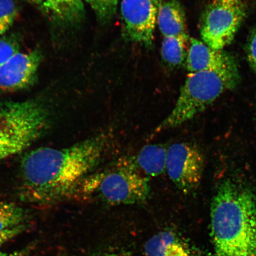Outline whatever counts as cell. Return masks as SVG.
Wrapping results in <instances>:
<instances>
[{
  "mask_svg": "<svg viewBox=\"0 0 256 256\" xmlns=\"http://www.w3.org/2000/svg\"><path fill=\"white\" fill-rule=\"evenodd\" d=\"M108 142L104 134L66 148H40L28 153L21 164L22 198L35 204L70 198L100 162Z\"/></svg>",
  "mask_w": 256,
  "mask_h": 256,
  "instance_id": "1",
  "label": "cell"
},
{
  "mask_svg": "<svg viewBox=\"0 0 256 256\" xmlns=\"http://www.w3.org/2000/svg\"><path fill=\"white\" fill-rule=\"evenodd\" d=\"M211 236L217 256H256V199L247 187L224 181L211 204Z\"/></svg>",
  "mask_w": 256,
  "mask_h": 256,
  "instance_id": "2",
  "label": "cell"
},
{
  "mask_svg": "<svg viewBox=\"0 0 256 256\" xmlns=\"http://www.w3.org/2000/svg\"><path fill=\"white\" fill-rule=\"evenodd\" d=\"M240 80L238 69L190 73L175 107L156 128L155 133L178 128L193 120L225 92L234 89Z\"/></svg>",
  "mask_w": 256,
  "mask_h": 256,
  "instance_id": "3",
  "label": "cell"
},
{
  "mask_svg": "<svg viewBox=\"0 0 256 256\" xmlns=\"http://www.w3.org/2000/svg\"><path fill=\"white\" fill-rule=\"evenodd\" d=\"M151 187L149 179L124 160L116 167L88 175L76 186L71 197L98 198L112 206L146 204Z\"/></svg>",
  "mask_w": 256,
  "mask_h": 256,
  "instance_id": "4",
  "label": "cell"
},
{
  "mask_svg": "<svg viewBox=\"0 0 256 256\" xmlns=\"http://www.w3.org/2000/svg\"><path fill=\"white\" fill-rule=\"evenodd\" d=\"M50 122L46 105L38 100L0 104V162L30 148Z\"/></svg>",
  "mask_w": 256,
  "mask_h": 256,
  "instance_id": "5",
  "label": "cell"
},
{
  "mask_svg": "<svg viewBox=\"0 0 256 256\" xmlns=\"http://www.w3.org/2000/svg\"><path fill=\"white\" fill-rule=\"evenodd\" d=\"M248 0H211L202 16L204 42L222 50L234 40L247 15Z\"/></svg>",
  "mask_w": 256,
  "mask_h": 256,
  "instance_id": "6",
  "label": "cell"
},
{
  "mask_svg": "<svg viewBox=\"0 0 256 256\" xmlns=\"http://www.w3.org/2000/svg\"><path fill=\"white\" fill-rule=\"evenodd\" d=\"M204 167L203 154L194 144L176 143L168 147L166 172L172 183L184 194H190L199 188Z\"/></svg>",
  "mask_w": 256,
  "mask_h": 256,
  "instance_id": "7",
  "label": "cell"
},
{
  "mask_svg": "<svg viewBox=\"0 0 256 256\" xmlns=\"http://www.w3.org/2000/svg\"><path fill=\"white\" fill-rule=\"evenodd\" d=\"M162 0H122L120 11L128 39L152 47Z\"/></svg>",
  "mask_w": 256,
  "mask_h": 256,
  "instance_id": "8",
  "label": "cell"
},
{
  "mask_svg": "<svg viewBox=\"0 0 256 256\" xmlns=\"http://www.w3.org/2000/svg\"><path fill=\"white\" fill-rule=\"evenodd\" d=\"M43 60L38 50L16 54L0 67V94H12L31 87L36 82Z\"/></svg>",
  "mask_w": 256,
  "mask_h": 256,
  "instance_id": "9",
  "label": "cell"
},
{
  "mask_svg": "<svg viewBox=\"0 0 256 256\" xmlns=\"http://www.w3.org/2000/svg\"><path fill=\"white\" fill-rule=\"evenodd\" d=\"M186 66L188 72H222L238 70L234 57L226 51L213 49L204 42L190 40Z\"/></svg>",
  "mask_w": 256,
  "mask_h": 256,
  "instance_id": "10",
  "label": "cell"
},
{
  "mask_svg": "<svg viewBox=\"0 0 256 256\" xmlns=\"http://www.w3.org/2000/svg\"><path fill=\"white\" fill-rule=\"evenodd\" d=\"M146 256H198L180 234L166 230L154 235L145 246Z\"/></svg>",
  "mask_w": 256,
  "mask_h": 256,
  "instance_id": "11",
  "label": "cell"
},
{
  "mask_svg": "<svg viewBox=\"0 0 256 256\" xmlns=\"http://www.w3.org/2000/svg\"><path fill=\"white\" fill-rule=\"evenodd\" d=\"M167 152L168 148L161 144H152L144 146L136 156L128 160L146 177L156 178L166 172Z\"/></svg>",
  "mask_w": 256,
  "mask_h": 256,
  "instance_id": "12",
  "label": "cell"
},
{
  "mask_svg": "<svg viewBox=\"0 0 256 256\" xmlns=\"http://www.w3.org/2000/svg\"><path fill=\"white\" fill-rule=\"evenodd\" d=\"M158 24L160 32L164 37L188 34L184 8L176 0L162 2L160 6Z\"/></svg>",
  "mask_w": 256,
  "mask_h": 256,
  "instance_id": "13",
  "label": "cell"
},
{
  "mask_svg": "<svg viewBox=\"0 0 256 256\" xmlns=\"http://www.w3.org/2000/svg\"><path fill=\"white\" fill-rule=\"evenodd\" d=\"M40 7L50 19L63 24L79 23L85 16L83 0H46Z\"/></svg>",
  "mask_w": 256,
  "mask_h": 256,
  "instance_id": "14",
  "label": "cell"
},
{
  "mask_svg": "<svg viewBox=\"0 0 256 256\" xmlns=\"http://www.w3.org/2000/svg\"><path fill=\"white\" fill-rule=\"evenodd\" d=\"M190 40L188 34L164 37L162 47V60L170 66H181L186 60Z\"/></svg>",
  "mask_w": 256,
  "mask_h": 256,
  "instance_id": "15",
  "label": "cell"
},
{
  "mask_svg": "<svg viewBox=\"0 0 256 256\" xmlns=\"http://www.w3.org/2000/svg\"><path fill=\"white\" fill-rule=\"evenodd\" d=\"M30 216L23 207L14 202H0V232L28 225Z\"/></svg>",
  "mask_w": 256,
  "mask_h": 256,
  "instance_id": "16",
  "label": "cell"
},
{
  "mask_svg": "<svg viewBox=\"0 0 256 256\" xmlns=\"http://www.w3.org/2000/svg\"><path fill=\"white\" fill-rule=\"evenodd\" d=\"M102 23L107 24L116 14L120 0H85Z\"/></svg>",
  "mask_w": 256,
  "mask_h": 256,
  "instance_id": "17",
  "label": "cell"
},
{
  "mask_svg": "<svg viewBox=\"0 0 256 256\" xmlns=\"http://www.w3.org/2000/svg\"><path fill=\"white\" fill-rule=\"evenodd\" d=\"M18 15L14 0H0V35L10 30Z\"/></svg>",
  "mask_w": 256,
  "mask_h": 256,
  "instance_id": "18",
  "label": "cell"
},
{
  "mask_svg": "<svg viewBox=\"0 0 256 256\" xmlns=\"http://www.w3.org/2000/svg\"><path fill=\"white\" fill-rule=\"evenodd\" d=\"M20 52V46L14 38H0V67L16 54Z\"/></svg>",
  "mask_w": 256,
  "mask_h": 256,
  "instance_id": "19",
  "label": "cell"
},
{
  "mask_svg": "<svg viewBox=\"0 0 256 256\" xmlns=\"http://www.w3.org/2000/svg\"><path fill=\"white\" fill-rule=\"evenodd\" d=\"M246 52L250 66L256 74V26L248 37Z\"/></svg>",
  "mask_w": 256,
  "mask_h": 256,
  "instance_id": "20",
  "label": "cell"
},
{
  "mask_svg": "<svg viewBox=\"0 0 256 256\" xmlns=\"http://www.w3.org/2000/svg\"><path fill=\"white\" fill-rule=\"evenodd\" d=\"M28 225L22 226L17 227V228L10 229L4 232H0V248L3 246L8 244V242L12 241L18 236H20L24 232L27 231L28 228Z\"/></svg>",
  "mask_w": 256,
  "mask_h": 256,
  "instance_id": "21",
  "label": "cell"
},
{
  "mask_svg": "<svg viewBox=\"0 0 256 256\" xmlns=\"http://www.w3.org/2000/svg\"><path fill=\"white\" fill-rule=\"evenodd\" d=\"M34 246H30L28 247L19 250L14 252H0V256H28L33 250Z\"/></svg>",
  "mask_w": 256,
  "mask_h": 256,
  "instance_id": "22",
  "label": "cell"
},
{
  "mask_svg": "<svg viewBox=\"0 0 256 256\" xmlns=\"http://www.w3.org/2000/svg\"><path fill=\"white\" fill-rule=\"evenodd\" d=\"M94 256H134L132 254L127 252H106Z\"/></svg>",
  "mask_w": 256,
  "mask_h": 256,
  "instance_id": "23",
  "label": "cell"
},
{
  "mask_svg": "<svg viewBox=\"0 0 256 256\" xmlns=\"http://www.w3.org/2000/svg\"><path fill=\"white\" fill-rule=\"evenodd\" d=\"M27 1L32 4L41 6L46 0H27Z\"/></svg>",
  "mask_w": 256,
  "mask_h": 256,
  "instance_id": "24",
  "label": "cell"
}]
</instances>
